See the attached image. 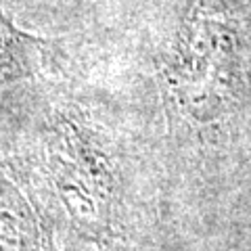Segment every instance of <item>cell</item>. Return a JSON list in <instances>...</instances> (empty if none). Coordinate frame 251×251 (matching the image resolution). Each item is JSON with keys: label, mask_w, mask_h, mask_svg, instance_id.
I'll return each instance as SVG.
<instances>
[{"label": "cell", "mask_w": 251, "mask_h": 251, "mask_svg": "<svg viewBox=\"0 0 251 251\" xmlns=\"http://www.w3.org/2000/svg\"><path fill=\"white\" fill-rule=\"evenodd\" d=\"M44 46V40L19 29L0 9V84L29 75Z\"/></svg>", "instance_id": "obj_3"}, {"label": "cell", "mask_w": 251, "mask_h": 251, "mask_svg": "<svg viewBox=\"0 0 251 251\" xmlns=\"http://www.w3.org/2000/svg\"><path fill=\"white\" fill-rule=\"evenodd\" d=\"M0 251H52L34 209L4 178H0Z\"/></svg>", "instance_id": "obj_2"}, {"label": "cell", "mask_w": 251, "mask_h": 251, "mask_svg": "<svg viewBox=\"0 0 251 251\" xmlns=\"http://www.w3.org/2000/svg\"><path fill=\"white\" fill-rule=\"evenodd\" d=\"M49 176L82 232L107 237L113 224L115 174L111 157L92 132L69 117H57L49 136Z\"/></svg>", "instance_id": "obj_1"}]
</instances>
